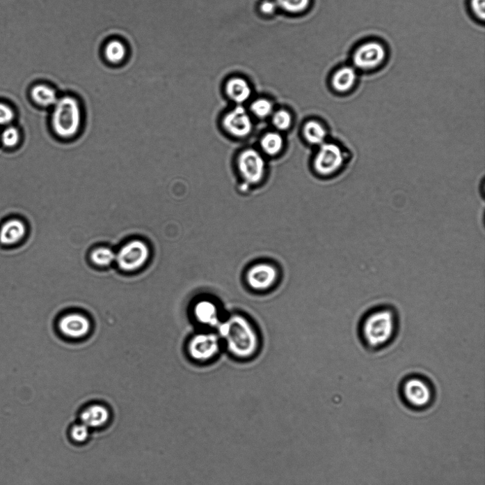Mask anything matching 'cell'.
Here are the masks:
<instances>
[{
	"label": "cell",
	"mask_w": 485,
	"mask_h": 485,
	"mask_svg": "<svg viewBox=\"0 0 485 485\" xmlns=\"http://www.w3.org/2000/svg\"><path fill=\"white\" fill-rule=\"evenodd\" d=\"M271 117L273 127L279 131H286L292 125V116L287 110L281 109L274 111Z\"/></svg>",
	"instance_id": "obj_24"
},
{
	"label": "cell",
	"mask_w": 485,
	"mask_h": 485,
	"mask_svg": "<svg viewBox=\"0 0 485 485\" xmlns=\"http://www.w3.org/2000/svg\"><path fill=\"white\" fill-rule=\"evenodd\" d=\"M103 56L105 60L112 65L123 63L128 56V49L126 44L119 39H111L103 47Z\"/></svg>",
	"instance_id": "obj_17"
},
{
	"label": "cell",
	"mask_w": 485,
	"mask_h": 485,
	"mask_svg": "<svg viewBox=\"0 0 485 485\" xmlns=\"http://www.w3.org/2000/svg\"><path fill=\"white\" fill-rule=\"evenodd\" d=\"M218 336L230 353L241 360L253 357L259 348V337L251 323L244 316L234 314L221 322Z\"/></svg>",
	"instance_id": "obj_2"
},
{
	"label": "cell",
	"mask_w": 485,
	"mask_h": 485,
	"mask_svg": "<svg viewBox=\"0 0 485 485\" xmlns=\"http://www.w3.org/2000/svg\"><path fill=\"white\" fill-rule=\"evenodd\" d=\"M406 404L414 409H423L431 405L434 397L431 384L425 377L411 375L406 377L400 388Z\"/></svg>",
	"instance_id": "obj_5"
},
{
	"label": "cell",
	"mask_w": 485,
	"mask_h": 485,
	"mask_svg": "<svg viewBox=\"0 0 485 485\" xmlns=\"http://www.w3.org/2000/svg\"><path fill=\"white\" fill-rule=\"evenodd\" d=\"M19 140V132L15 128L9 127L2 134V141L6 147H15L18 144Z\"/></svg>",
	"instance_id": "obj_28"
},
{
	"label": "cell",
	"mask_w": 485,
	"mask_h": 485,
	"mask_svg": "<svg viewBox=\"0 0 485 485\" xmlns=\"http://www.w3.org/2000/svg\"><path fill=\"white\" fill-rule=\"evenodd\" d=\"M150 249L142 240L134 239L127 243L116 254V261L124 270L132 271L142 267L148 260Z\"/></svg>",
	"instance_id": "obj_7"
},
{
	"label": "cell",
	"mask_w": 485,
	"mask_h": 485,
	"mask_svg": "<svg viewBox=\"0 0 485 485\" xmlns=\"http://www.w3.org/2000/svg\"><path fill=\"white\" fill-rule=\"evenodd\" d=\"M468 13L473 20L479 24L485 21V0H467Z\"/></svg>",
	"instance_id": "obj_26"
},
{
	"label": "cell",
	"mask_w": 485,
	"mask_h": 485,
	"mask_svg": "<svg viewBox=\"0 0 485 485\" xmlns=\"http://www.w3.org/2000/svg\"><path fill=\"white\" fill-rule=\"evenodd\" d=\"M221 339L215 333H200L190 341L189 352L196 361L207 362L215 358L221 348Z\"/></svg>",
	"instance_id": "obj_10"
},
{
	"label": "cell",
	"mask_w": 485,
	"mask_h": 485,
	"mask_svg": "<svg viewBox=\"0 0 485 485\" xmlns=\"http://www.w3.org/2000/svg\"><path fill=\"white\" fill-rule=\"evenodd\" d=\"M279 11L291 15H299L306 13L313 0H274Z\"/></svg>",
	"instance_id": "obj_22"
},
{
	"label": "cell",
	"mask_w": 485,
	"mask_h": 485,
	"mask_svg": "<svg viewBox=\"0 0 485 485\" xmlns=\"http://www.w3.org/2000/svg\"><path fill=\"white\" fill-rule=\"evenodd\" d=\"M258 11L263 17H270L275 15L279 9L274 0H261L258 6Z\"/></svg>",
	"instance_id": "obj_29"
},
{
	"label": "cell",
	"mask_w": 485,
	"mask_h": 485,
	"mask_svg": "<svg viewBox=\"0 0 485 485\" xmlns=\"http://www.w3.org/2000/svg\"><path fill=\"white\" fill-rule=\"evenodd\" d=\"M303 136L306 141L314 146H320L326 142L328 130L321 122L312 120L307 122L303 127Z\"/></svg>",
	"instance_id": "obj_20"
},
{
	"label": "cell",
	"mask_w": 485,
	"mask_h": 485,
	"mask_svg": "<svg viewBox=\"0 0 485 485\" xmlns=\"http://www.w3.org/2000/svg\"><path fill=\"white\" fill-rule=\"evenodd\" d=\"M89 430L90 429L82 423L77 424L70 431L71 438L77 443H84L89 438Z\"/></svg>",
	"instance_id": "obj_27"
},
{
	"label": "cell",
	"mask_w": 485,
	"mask_h": 485,
	"mask_svg": "<svg viewBox=\"0 0 485 485\" xmlns=\"http://www.w3.org/2000/svg\"><path fill=\"white\" fill-rule=\"evenodd\" d=\"M26 227L18 220H12L5 224L0 231V242L5 245H14L24 236Z\"/></svg>",
	"instance_id": "obj_18"
},
{
	"label": "cell",
	"mask_w": 485,
	"mask_h": 485,
	"mask_svg": "<svg viewBox=\"0 0 485 485\" xmlns=\"http://www.w3.org/2000/svg\"><path fill=\"white\" fill-rule=\"evenodd\" d=\"M84 122V109L79 99L69 94L59 97L51 117V129L58 139H75L82 131Z\"/></svg>",
	"instance_id": "obj_3"
},
{
	"label": "cell",
	"mask_w": 485,
	"mask_h": 485,
	"mask_svg": "<svg viewBox=\"0 0 485 485\" xmlns=\"http://www.w3.org/2000/svg\"><path fill=\"white\" fill-rule=\"evenodd\" d=\"M237 167L241 178L252 185L261 182L265 175V160L263 156L254 149H247L239 154Z\"/></svg>",
	"instance_id": "obj_8"
},
{
	"label": "cell",
	"mask_w": 485,
	"mask_h": 485,
	"mask_svg": "<svg viewBox=\"0 0 485 485\" xmlns=\"http://www.w3.org/2000/svg\"><path fill=\"white\" fill-rule=\"evenodd\" d=\"M278 270L271 263H259L251 267L246 273L247 284L256 291H266L278 281Z\"/></svg>",
	"instance_id": "obj_11"
},
{
	"label": "cell",
	"mask_w": 485,
	"mask_h": 485,
	"mask_svg": "<svg viewBox=\"0 0 485 485\" xmlns=\"http://www.w3.org/2000/svg\"><path fill=\"white\" fill-rule=\"evenodd\" d=\"M389 56V47L383 40L368 38L355 45L351 52L349 63L360 74H372L383 68Z\"/></svg>",
	"instance_id": "obj_4"
},
{
	"label": "cell",
	"mask_w": 485,
	"mask_h": 485,
	"mask_svg": "<svg viewBox=\"0 0 485 485\" xmlns=\"http://www.w3.org/2000/svg\"><path fill=\"white\" fill-rule=\"evenodd\" d=\"M224 91L227 97L241 106L248 102L253 95V88L249 81L245 77L232 76L225 82Z\"/></svg>",
	"instance_id": "obj_13"
},
{
	"label": "cell",
	"mask_w": 485,
	"mask_h": 485,
	"mask_svg": "<svg viewBox=\"0 0 485 485\" xmlns=\"http://www.w3.org/2000/svg\"><path fill=\"white\" fill-rule=\"evenodd\" d=\"M31 95L34 102L45 108L53 107L59 98L53 87L45 84L34 86Z\"/></svg>",
	"instance_id": "obj_19"
},
{
	"label": "cell",
	"mask_w": 485,
	"mask_h": 485,
	"mask_svg": "<svg viewBox=\"0 0 485 485\" xmlns=\"http://www.w3.org/2000/svg\"><path fill=\"white\" fill-rule=\"evenodd\" d=\"M251 112L257 118L264 119L271 116L274 112L273 104L267 98H258L251 105Z\"/></svg>",
	"instance_id": "obj_23"
},
{
	"label": "cell",
	"mask_w": 485,
	"mask_h": 485,
	"mask_svg": "<svg viewBox=\"0 0 485 485\" xmlns=\"http://www.w3.org/2000/svg\"><path fill=\"white\" fill-rule=\"evenodd\" d=\"M91 259L98 265L107 266L116 261V254L109 248L101 247L92 253Z\"/></svg>",
	"instance_id": "obj_25"
},
{
	"label": "cell",
	"mask_w": 485,
	"mask_h": 485,
	"mask_svg": "<svg viewBox=\"0 0 485 485\" xmlns=\"http://www.w3.org/2000/svg\"><path fill=\"white\" fill-rule=\"evenodd\" d=\"M59 328L65 335L79 338L88 334L90 329V323L83 316L72 314L61 319Z\"/></svg>",
	"instance_id": "obj_16"
},
{
	"label": "cell",
	"mask_w": 485,
	"mask_h": 485,
	"mask_svg": "<svg viewBox=\"0 0 485 485\" xmlns=\"http://www.w3.org/2000/svg\"><path fill=\"white\" fill-rule=\"evenodd\" d=\"M15 114L13 109L4 103H0V125H4L11 123Z\"/></svg>",
	"instance_id": "obj_30"
},
{
	"label": "cell",
	"mask_w": 485,
	"mask_h": 485,
	"mask_svg": "<svg viewBox=\"0 0 485 485\" xmlns=\"http://www.w3.org/2000/svg\"><path fill=\"white\" fill-rule=\"evenodd\" d=\"M260 146L265 154L269 156H274L278 155L283 151L284 139L279 132H269L262 137Z\"/></svg>",
	"instance_id": "obj_21"
},
{
	"label": "cell",
	"mask_w": 485,
	"mask_h": 485,
	"mask_svg": "<svg viewBox=\"0 0 485 485\" xmlns=\"http://www.w3.org/2000/svg\"><path fill=\"white\" fill-rule=\"evenodd\" d=\"M349 161V154L343 148L333 142H326L320 146L314 161L318 174L322 177H331L342 171Z\"/></svg>",
	"instance_id": "obj_6"
},
{
	"label": "cell",
	"mask_w": 485,
	"mask_h": 485,
	"mask_svg": "<svg viewBox=\"0 0 485 485\" xmlns=\"http://www.w3.org/2000/svg\"><path fill=\"white\" fill-rule=\"evenodd\" d=\"M360 74L350 63H342L334 69L329 77L331 89L340 95H347L357 88Z\"/></svg>",
	"instance_id": "obj_9"
},
{
	"label": "cell",
	"mask_w": 485,
	"mask_h": 485,
	"mask_svg": "<svg viewBox=\"0 0 485 485\" xmlns=\"http://www.w3.org/2000/svg\"><path fill=\"white\" fill-rule=\"evenodd\" d=\"M398 326V315L393 307H378L368 311L362 318L359 325L360 337L368 350H382L395 339Z\"/></svg>",
	"instance_id": "obj_1"
},
{
	"label": "cell",
	"mask_w": 485,
	"mask_h": 485,
	"mask_svg": "<svg viewBox=\"0 0 485 485\" xmlns=\"http://www.w3.org/2000/svg\"><path fill=\"white\" fill-rule=\"evenodd\" d=\"M80 417L81 423L88 428L101 429L109 424L111 412L106 406L92 404L82 411Z\"/></svg>",
	"instance_id": "obj_14"
},
{
	"label": "cell",
	"mask_w": 485,
	"mask_h": 485,
	"mask_svg": "<svg viewBox=\"0 0 485 485\" xmlns=\"http://www.w3.org/2000/svg\"><path fill=\"white\" fill-rule=\"evenodd\" d=\"M225 130L235 137H246L253 131V123L249 113L241 106L228 112L223 118Z\"/></svg>",
	"instance_id": "obj_12"
},
{
	"label": "cell",
	"mask_w": 485,
	"mask_h": 485,
	"mask_svg": "<svg viewBox=\"0 0 485 485\" xmlns=\"http://www.w3.org/2000/svg\"><path fill=\"white\" fill-rule=\"evenodd\" d=\"M196 321L202 325L218 327L220 321L219 309L217 305L210 300H202L194 306Z\"/></svg>",
	"instance_id": "obj_15"
}]
</instances>
